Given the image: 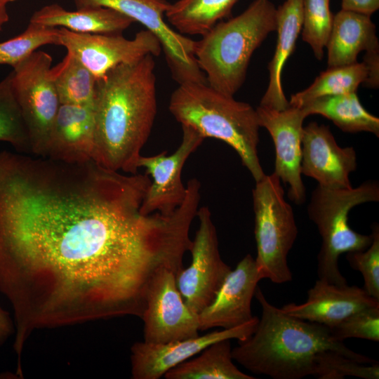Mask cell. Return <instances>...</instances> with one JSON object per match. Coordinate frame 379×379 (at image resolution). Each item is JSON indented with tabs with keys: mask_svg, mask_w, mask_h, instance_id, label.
Returning <instances> with one entry per match:
<instances>
[{
	"mask_svg": "<svg viewBox=\"0 0 379 379\" xmlns=\"http://www.w3.org/2000/svg\"><path fill=\"white\" fill-rule=\"evenodd\" d=\"M150 182L93 159L0 152V293L18 359L36 330L141 318L157 274L182 267V214L140 211Z\"/></svg>",
	"mask_w": 379,
	"mask_h": 379,
	"instance_id": "cell-1",
	"label": "cell"
},
{
	"mask_svg": "<svg viewBox=\"0 0 379 379\" xmlns=\"http://www.w3.org/2000/svg\"><path fill=\"white\" fill-rule=\"evenodd\" d=\"M155 62L147 55L122 64L96 81L92 159L102 166L138 173L141 150L157 112Z\"/></svg>",
	"mask_w": 379,
	"mask_h": 379,
	"instance_id": "cell-2",
	"label": "cell"
},
{
	"mask_svg": "<svg viewBox=\"0 0 379 379\" xmlns=\"http://www.w3.org/2000/svg\"><path fill=\"white\" fill-rule=\"evenodd\" d=\"M254 296L261 306V317L254 331L232 350L233 360L253 373L274 379L312 375L317 354L327 350L364 364L378 362L350 350L330 328L284 312L267 300L258 286Z\"/></svg>",
	"mask_w": 379,
	"mask_h": 379,
	"instance_id": "cell-3",
	"label": "cell"
},
{
	"mask_svg": "<svg viewBox=\"0 0 379 379\" xmlns=\"http://www.w3.org/2000/svg\"><path fill=\"white\" fill-rule=\"evenodd\" d=\"M168 109L181 126L192 128L204 139L215 138L232 147L255 182L265 175L258 154L260 126L251 105L207 82H185L171 94Z\"/></svg>",
	"mask_w": 379,
	"mask_h": 379,
	"instance_id": "cell-4",
	"label": "cell"
},
{
	"mask_svg": "<svg viewBox=\"0 0 379 379\" xmlns=\"http://www.w3.org/2000/svg\"><path fill=\"white\" fill-rule=\"evenodd\" d=\"M276 29L277 8L270 0H255L237 16L218 22L195 41L194 57L207 84L234 96L255 50Z\"/></svg>",
	"mask_w": 379,
	"mask_h": 379,
	"instance_id": "cell-5",
	"label": "cell"
},
{
	"mask_svg": "<svg viewBox=\"0 0 379 379\" xmlns=\"http://www.w3.org/2000/svg\"><path fill=\"white\" fill-rule=\"evenodd\" d=\"M378 201L379 184L375 180L348 189H330L318 185L312 191L307 214L322 240L317 255L319 279L337 285L347 284L338 267L340 255L364 250L372 241L371 234H360L350 227V211L357 205Z\"/></svg>",
	"mask_w": 379,
	"mask_h": 379,
	"instance_id": "cell-6",
	"label": "cell"
},
{
	"mask_svg": "<svg viewBox=\"0 0 379 379\" xmlns=\"http://www.w3.org/2000/svg\"><path fill=\"white\" fill-rule=\"evenodd\" d=\"M255 214V258L260 279L284 284L293 279L288 255L298 236L291 206L285 200L281 180L274 173L255 182L252 190Z\"/></svg>",
	"mask_w": 379,
	"mask_h": 379,
	"instance_id": "cell-7",
	"label": "cell"
},
{
	"mask_svg": "<svg viewBox=\"0 0 379 379\" xmlns=\"http://www.w3.org/2000/svg\"><path fill=\"white\" fill-rule=\"evenodd\" d=\"M52 57L36 51L13 67V88L27 128L32 154L46 157L60 102L51 79Z\"/></svg>",
	"mask_w": 379,
	"mask_h": 379,
	"instance_id": "cell-8",
	"label": "cell"
},
{
	"mask_svg": "<svg viewBox=\"0 0 379 379\" xmlns=\"http://www.w3.org/2000/svg\"><path fill=\"white\" fill-rule=\"evenodd\" d=\"M77 9L106 7L138 22L159 40L167 65L178 84L205 82L194 57L195 41L175 32L165 21L167 0H72Z\"/></svg>",
	"mask_w": 379,
	"mask_h": 379,
	"instance_id": "cell-9",
	"label": "cell"
},
{
	"mask_svg": "<svg viewBox=\"0 0 379 379\" xmlns=\"http://www.w3.org/2000/svg\"><path fill=\"white\" fill-rule=\"evenodd\" d=\"M197 217L199 227L190 251L192 262L176 274V284L187 306L199 314L212 302L232 268L221 258L208 207L199 208Z\"/></svg>",
	"mask_w": 379,
	"mask_h": 379,
	"instance_id": "cell-10",
	"label": "cell"
},
{
	"mask_svg": "<svg viewBox=\"0 0 379 379\" xmlns=\"http://www.w3.org/2000/svg\"><path fill=\"white\" fill-rule=\"evenodd\" d=\"M59 45L74 55L98 79L122 64L138 61L147 55H159L161 46L147 29L132 39L121 34H79L58 27Z\"/></svg>",
	"mask_w": 379,
	"mask_h": 379,
	"instance_id": "cell-11",
	"label": "cell"
},
{
	"mask_svg": "<svg viewBox=\"0 0 379 379\" xmlns=\"http://www.w3.org/2000/svg\"><path fill=\"white\" fill-rule=\"evenodd\" d=\"M176 274L173 270L163 269L149 285L141 317L145 342L166 343L199 335L198 314L183 301Z\"/></svg>",
	"mask_w": 379,
	"mask_h": 379,
	"instance_id": "cell-12",
	"label": "cell"
},
{
	"mask_svg": "<svg viewBox=\"0 0 379 379\" xmlns=\"http://www.w3.org/2000/svg\"><path fill=\"white\" fill-rule=\"evenodd\" d=\"M182 130L181 143L173 154L164 151L152 156L141 155L138 160V168H145L152 178L140 207L143 214L171 215L186 197L187 187L181 180L182 171L187 159L204 138L190 127L182 126Z\"/></svg>",
	"mask_w": 379,
	"mask_h": 379,
	"instance_id": "cell-13",
	"label": "cell"
},
{
	"mask_svg": "<svg viewBox=\"0 0 379 379\" xmlns=\"http://www.w3.org/2000/svg\"><path fill=\"white\" fill-rule=\"evenodd\" d=\"M255 110L260 126L267 130L274 145V173L288 185L289 199L303 204L306 190L301 176V145L306 115L301 108L291 105L282 110L259 105Z\"/></svg>",
	"mask_w": 379,
	"mask_h": 379,
	"instance_id": "cell-14",
	"label": "cell"
},
{
	"mask_svg": "<svg viewBox=\"0 0 379 379\" xmlns=\"http://www.w3.org/2000/svg\"><path fill=\"white\" fill-rule=\"evenodd\" d=\"M259 319L239 326L215 331L201 336L166 343H135L131 348L133 379H159L171 368L199 354L208 345L225 339L242 340L255 330Z\"/></svg>",
	"mask_w": 379,
	"mask_h": 379,
	"instance_id": "cell-15",
	"label": "cell"
},
{
	"mask_svg": "<svg viewBox=\"0 0 379 379\" xmlns=\"http://www.w3.org/2000/svg\"><path fill=\"white\" fill-rule=\"evenodd\" d=\"M301 173L330 189H348L350 174L357 168L352 147H341L328 126L312 121L303 127Z\"/></svg>",
	"mask_w": 379,
	"mask_h": 379,
	"instance_id": "cell-16",
	"label": "cell"
},
{
	"mask_svg": "<svg viewBox=\"0 0 379 379\" xmlns=\"http://www.w3.org/2000/svg\"><path fill=\"white\" fill-rule=\"evenodd\" d=\"M255 258L247 254L225 279L212 302L199 314V331L239 326L251 320V301L260 281Z\"/></svg>",
	"mask_w": 379,
	"mask_h": 379,
	"instance_id": "cell-17",
	"label": "cell"
},
{
	"mask_svg": "<svg viewBox=\"0 0 379 379\" xmlns=\"http://www.w3.org/2000/svg\"><path fill=\"white\" fill-rule=\"evenodd\" d=\"M379 305V300L357 286L337 285L317 279L301 304L284 305L281 310L292 317L333 328L351 314Z\"/></svg>",
	"mask_w": 379,
	"mask_h": 379,
	"instance_id": "cell-18",
	"label": "cell"
},
{
	"mask_svg": "<svg viewBox=\"0 0 379 379\" xmlns=\"http://www.w3.org/2000/svg\"><path fill=\"white\" fill-rule=\"evenodd\" d=\"M94 134L93 107L60 105L50 132L45 157L69 163L91 160Z\"/></svg>",
	"mask_w": 379,
	"mask_h": 379,
	"instance_id": "cell-19",
	"label": "cell"
},
{
	"mask_svg": "<svg viewBox=\"0 0 379 379\" xmlns=\"http://www.w3.org/2000/svg\"><path fill=\"white\" fill-rule=\"evenodd\" d=\"M302 26V0H286L277 8V40L268 65L269 83L259 105L282 110L290 106L281 84L283 67L293 53Z\"/></svg>",
	"mask_w": 379,
	"mask_h": 379,
	"instance_id": "cell-20",
	"label": "cell"
},
{
	"mask_svg": "<svg viewBox=\"0 0 379 379\" xmlns=\"http://www.w3.org/2000/svg\"><path fill=\"white\" fill-rule=\"evenodd\" d=\"M326 47L328 68L354 64L359 52L379 48L371 16L341 9L333 15Z\"/></svg>",
	"mask_w": 379,
	"mask_h": 379,
	"instance_id": "cell-21",
	"label": "cell"
},
{
	"mask_svg": "<svg viewBox=\"0 0 379 379\" xmlns=\"http://www.w3.org/2000/svg\"><path fill=\"white\" fill-rule=\"evenodd\" d=\"M29 22L47 27H63L79 34H121L133 21L106 7H91L67 11L58 4L36 11Z\"/></svg>",
	"mask_w": 379,
	"mask_h": 379,
	"instance_id": "cell-22",
	"label": "cell"
},
{
	"mask_svg": "<svg viewBox=\"0 0 379 379\" xmlns=\"http://www.w3.org/2000/svg\"><path fill=\"white\" fill-rule=\"evenodd\" d=\"M300 108L306 117L320 114L330 119L344 132L365 131L379 136V119L364 108L356 93L319 97Z\"/></svg>",
	"mask_w": 379,
	"mask_h": 379,
	"instance_id": "cell-23",
	"label": "cell"
},
{
	"mask_svg": "<svg viewBox=\"0 0 379 379\" xmlns=\"http://www.w3.org/2000/svg\"><path fill=\"white\" fill-rule=\"evenodd\" d=\"M230 339L217 341L168 370L166 379H254L240 371L233 363Z\"/></svg>",
	"mask_w": 379,
	"mask_h": 379,
	"instance_id": "cell-24",
	"label": "cell"
},
{
	"mask_svg": "<svg viewBox=\"0 0 379 379\" xmlns=\"http://www.w3.org/2000/svg\"><path fill=\"white\" fill-rule=\"evenodd\" d=\"M239 0H178L165 13L168 22L181 34L207 33L231 13Z\"/></svg>",
	"mask_w": 379,
	"mask_h": 379,
	"instance_id": "cell-25",
	"label": "cell"
},
{
	"mask_svg": "<svg viewBox=\"0 0 379 379\" xmlns=\"http://www.w3.org/2000/svg\"><path fill=\"white\" fill-rule=\"evenodd\" d=\"M50 74L60 105L93 107L97 79L74 55L67 52Z\"/></svg>",
	"mask_w": 379,
	"mask_h": 379,
	"instance_id": "cell-26",
	"label": "cell"
},
{
	"mask_svg": "<svg viewBox=\"0 0 379 379\" xmlns=\"http://www.w3.org/2000/svg\"><path fill=\"white\" fill-rule=\"evenodd\" d=\"M368 74L367 67L363 62L329 67L321 72L307 88L292 95L289 104L300 107L319 97L357 93L359 86L366 81Z\"/></svg>",
	"mask_w": 379,
	"mask_h": 379,
	"instance_id": "cell-27",
	"label": "cell"
},
{
	"mask_svg": "<svg viewBox=\"0 0 379 379\" xmlns=\"http://www.w3.org/2000/svg\"><path fill=\"white\" fill-rule=\"evenodd\" d=\"M0 141L11 144L20 153L32 154L27 128L13 88L11 72L0 81Z\"/></svg>",
	"mask_w": 379,
	"mask_h": 379,
	"instance_id": "cell-28",
	"label": "cell"
},
{
	"mask_svg": "<svg viewBox=\"0 0 379 379\" xmlns=\"http://www.w3.org/2000/svg\"><path fill=\"white\" fill-rule=\"evenodd\" d=\"M59 45L58 27L29 22L23 32L0 43V65L13 67L43 46Z\"/></svg>",
	"mask_w": 379,
	"mask_h": 379,
	"instance_id": "cell-29",
	"label": "cell"
},
{
	"mask_svg": "<svg viewBox=\"0 0 379 379\" xmlns=\"http://www.w3.org/2000/svg\"><path fill=\"white\" fill-rule=\"evenodd\" d=\"M330 0H302V38L321 60L333 25Z\"/></svg>",
	"mask_w": 379,
	"mask_h": 379,
	"instance_id": "cell-30",
	"label": "cell"
},
{
	"mask_svg": "<svg viewBox=\"0 0 379 379\" xmlns=\"http://www.w3.org/2000/svg\"><path fill=\"white\" fill-rule=\"evenodd\" d=\"M312 376L319 379H343L346 376L378 379L379 364H364L334 351H323L315 357Z\"/></svg>",
	"mask_w": 379,
	"mask_h": 379,
	"instance_id": "cell-31",
	"label": "cell"
},
{
	"mask_svg": "<svg viewBox=\"0 0 379 379\" xmlns=\"http://www.w3.org/2000/svg\"><path fill=\"white\" fill-rule=\"evenodd\" d=\"M372 241L362 251L348 252L346 260L355 270L361 272L364 279L363 288L366 292L379 300V226H371Z\"/></svg>",
	"mask_w": 379,
	"mask_h": 379,
	"instance_id": "cell-32",
	"label": "cell"
},
{
	"mask_svg": "<svg viewBox=\"0 0 379 379\" xmlns=\"http://www.w3.org/2000/svg\"><path fill=\"white\" fill-rule=\"evenodd\" d=\"M333 335L344 342L347 338L379 341V305L358 310L331 328Z\"/></svg>",
	"mask_w": 379,
	"mask_h": 379,
	"instance_id": "cell-33",
	"label": "cell"
},
{
	"mask_svg": "<svg viewBox=\"0 0 379 379\" xmlns=\"http://www.w3.org/2000/svg\"><path fill=\"white\" fill-rule=\"evenodd\" d=\"M363 62L368 69V78L364 84L370 88H378L379 84V48L366 51Z\"/></svg>",
	"mask_w": 379,
	"mask_h": 379,
	"instance_id": "cell-34",
	"label": "cell"
},
{
	"mask_svg": "<svg viewBox=\"0 0 379 379\" xmlns=\"http://www.w3.org/2000/svg\"><path fill=\"white\" fill-rule=\"evenodd\" d=\"M342 10L371 15L379 8V0H342Z\"/></svg>",
	"mask_w": 379,
	"mask_h": 379,
	"instance_id": "cell-35",
	"label": "cell"
},
{
	"mask_svg": "<svg viewBox=\"0 0 379 379\" xmlns=\"http://www.w3.org/2000/svg\"><path fill=\"white\" fill-rule=\"evenodd\" d=\"M14 319L10 313L0 307V347L15 333Z\"/></svg>",
	"mask_w": 379,
	"mask_h": 379,
	"instance_id": "cell-36",
	"label": "cell"
},
{
	"mask_svg": "<svg viewBox=\"0 0 379 379\" xmlns=\"http://www.w3.org/2000/svg\"><path fill=\"white\" fill-rule=\"evenodd\" d=\"M15 0H0V32L3 26L9 20V15L7 11L8 5Z\"/></svg>",
	"mask_w": 379,
	"mask_h": 379,
	"instance_id": "cell-37",
	"label": "cell"
}]
</instances>
